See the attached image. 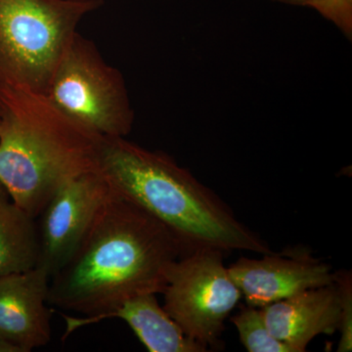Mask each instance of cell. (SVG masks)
<instances>
[{
    "label": "cell",
    "instance_id": "10",
    "mask_svg": "<svg viewBox=\"0 0 352 352\" xmlns=\"http://www.w3.org/2000/svg\"><path fill=\"white\" fill-rule=\"evenodd\" d=\"M270 333L295 352L319 335H333L340 323V302L335 283L307 289L263 307Z\"/></svg>",
    "mask_w": 352,
    "mask_h": 352
},
{
    "label": "cell",
    "instance_id": "1",
    "mask_svg": "<svg viewBox=\"0 0 352 352\" xmlns=\"http://www.w3.org/2000/svg\"><path fill=\"white\" fill-rule=\"evenodd\" d=\"M182 256L164 224L112 190L75 254L50 278L48 305L85 316H64V337L129 298L163 294Z\"/></svg>",
    "mask_w": 352,
    "mask_h": 352
},
{
    "label": "cell",
    "instance_id": "7",
    "mask_svg": "<svg viewBox=\"0 0 352 352\" xmlns=\"http://www.w3.org/2000/svg\"><path fill=\"white\" fill-rule=\"evenodd\" d=\"M99 171L78 176L63 185L38 215V261L50 278L68 263L110 196Z\"/></svg>",
    "mask_w": 352,
    "mask_h": 352
},
{
    "label": "cell",
    "instance_id": "2",
    "mask_svg": "<svg viewBox=\"0 0 352 352\" xmlns=\"http://www.w3.org/2000/svg\"><path fill=\"white\" fill-rule=\"evenodd\" d=\"M98 171L113 192L164 224L183 256L204 249L271 252L226 201L166 153L104 138Z\"/></svg>",
    "mask_w": 352,
    "mask_h": 352
},
{
    "label": "cell",
    "instance_id": "9",
    "mask_svg": "<svg viewBox=\"0 0 352 352\" xmlns=\"http://www.w3.org/2000/svg\"><path fill=\"white\" fill-rule=\"evenodd\" d=\"M50 276L41 266L0 275V340L30 352L51 340Z\"/></svg>",
    "mask_w": 352,
    "mask_h": 352
},
{
    "label": "cell",
    "instance_id": "17",
    "mask_svg": "<svg viewBox=\"0 0 352 352\" xmlns=\"http://www.w3.org/2000/svg\"><path fill=\"white\" fill-rule=\"evenodd\" d=\"M0 352H20L17 347L8 344V342L0 340Z\"/></svg>",
    "mask_w": 352,
    "mask_h": 352
},
{
    "label": "cell",
    "instance_id": "15",
    "mask_svg": "<svg viewBox=\"0 0 352 352\" xmlns=\"http://www.w3.org/2000/svg\"><path fill=\"white\" fill-rule=\"evenodd\" d=\"M312 9L333 23L349 41H351L352 0H322Z\"/></svg>",
    "mask_w": 352,
    "mask_h": 352
},
{
    "label": "cell",
    "instance_id": "11",
    "mask_svg": "<svg viewBox=\"0 0 352 352\" xmlns=\"http://www.w3.org/2000/svg\"><path fill=\"white\" fill-rule=\"evenodd\" d=\"M120 318L126 322L150 352H207L205 346L190 339L160 305L155 294L129 298L99 321ZM98 321V322H99Z\"/></svg>",
    "mask_w": 352,
    "mask_h": 352
},
{
    "label": "cell",
    "instance_id": "14",
    "mask_svg": "<svg viewBox=\"0 0 352 352\" xmlns=\"http://www.w3.org/2000/svg\"><path fill=\"white\" fill-rule=\"evenodd\" d=\"M333 283L337 287L340 302V342L337 351L349 352L352 349V275L351 271L333 272Z\"/></svg>",
    "mask_w": 352,
    "mask_h": 352
},
{
    "label": "cell",
    "instance_id": "3",
    "mask_svg": "<svg viewBox=\"0 0 352 352\" xmlns=\"http://www.w3.org/2000/svg\"><path fill=\"white\" fill-rule=\"evenodd\" d=\"M103 138L43 94L0 85V182L34 219L69 180L98 171Z\"/></svg>",
    "mask_w": 352,
    "mask_h": 352
},
{
    "label": "cell",
    "instance_id": "12",
    "mask_svg": "<svg viewBox=\"0 0 352 352\" xmlns=\"http://www.w3.org/2000/svg\"><path fill=\"white\" fill-rule=\"evenodd\" d=\"M38 261L36 219L14 201L0 182V275L32 270Z\"/></svg>",
    "mask_w": 352,
    "mask_h": 352
},
{
    "label": "cell",
    "instance_id": "4",
    "mask_svg": "<svg viewBox=\"0 0 352 352\" xmlns=\"http://www.w3.org/2000/svg\"><path fill=\"white\" fill-rule=\"evenodd\" d=\"M103 0H0V85L45 94L80 21Z\"/></svg>",
    "mask_w": 352,
    "mask_h": 352
},
{
    "label": "cell",
    "instance_id": "5",
    "mask_svg": "<svg viewBox=\"0 0 352 352\" xmlns=\"http://www.w3.org/2000/svg\"><path fill=\"white\" fill-rule=\"evenodd\" d=\"M44 95L69 118L103 138H126L133 126L135 115L124 76L78 32Z\"/></svg>",
    "mask_w": 352,
    "mask_h": 352
},
{
    "label": "cell",
    "instance_id": "8",
    "mask_svg": "<svg viewBox=\"0 0 352 352\" xmlns=\"http://www.w3.org/2000/svg\"><path fill=\"white\" fill-rule=\"evenodd\" d=\"M228 271L247 305L254 307L333 283L330 265L303 247L268 252L263 258H241Z\"/></svg>",
    "mask_w": 352,
    "mask_h": 352
},
{
    "label": "cell",
    "instance_id": "6",
    "mask_svg": "<svg viewBox=\"0 0 352 352\" xmlns=\"http://www.w3.org/2000/svg\"><path fill=\"white\" fill-rule=\"evenodd\" d=\"M224 252L199 250L170 266L164 309L190 339L208 351L217 349L226 321L242 293L224 265Z\"/></svg>",
    "mask_w": 352,
    "mask_h": 352
},
{
    "label": "cell",
    "instance_id": "13",
    "mask_svg": "<svg viewBox=\"0 0 352 352\" xmlns=\"http://www.w3.org/2000/svg\"><path fill=\"white\" fill-rule=\"evenodd\" d=\"M230 321L237 329L241 342L249 352H295L288 344L277 340L266 325L263 307H241Z\"/></svg>",
    "mask_w": 352,
    "mask_h": 352
},
{
    "label": "cell",
    "instance_id": "16",
    "mask_svg": "<svg viewBox=\"0 0 352 352\" xmlns=\"http://www.w3.org/2000/svg\"><path fill=\"white\" fill-rule=\"evenodd\" d=\"M271 1L281 2V3L289 4V6L312 7L319 3L322 0H271Z\"/></svg>",
    "mask_w": 352,
    "mask_h": 352
}]
</instances>
